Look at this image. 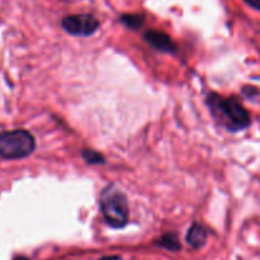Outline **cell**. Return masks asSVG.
<instances>
[{
  "label": "cell",
  "mask_w": 260,
  "mask_h": 260,
  "mask_svg": "<svg viewBox=\"0 0 260 260\" xmlns=\"http://www.w3.org/2000/svg\"><path fill=\"white\" fill-rule=\"evenodd\" d=\"M61 26L68 34L73 36H91L99 29L100 22L89 14H76L65 17L61 21Z\"/></svg>",
  "instance_id": "277c9868"
},
{
  "label": "cell",
  "mask_w": 260,
  "mask_h": 260,
  "mask_svg": "<svg viewBox=\"0 0 260 260\" xmlns=\"http://www.w3.org/2000/svg\"><path fill=\"white\" fill-rule=\"evenodd\" d=\"M36 148L34 136L27 130H9L0 133V158L21 159Z\"/></svg>",
  "instance_id": "3957f363"
},
{
  "label": "cell",
  "mask_w": 260,
  "mask_h": 260,
  "mask_svg": "<svg viewBox=\"0 0 260 260\" xmlns=\"http://www.w3.org/2000/svg\"><path fill=\"white\" fill-rule=\"evenodd\" d=\"M100 207L107 223L114 229L126 226L129 221V206L127 199L121 190L114 185L105 187L100 197Z\"/></svg>",
  "instance_id": "7a4b0ae2"
},
{
  "label": "cell",
  "mask_w": 260,
  "mask_h": 260,
  "mask_svg": "<svg viewBox=\"0 0 260 260\" xmlns=\"http://www.w3.org/2000/svg\"><path fill=\"white\" fill-rule=\"evenodd\" d=\"M245 2L251 7H254L255 9H259L260 11V0H245Z\"/></svg>",
  "instance_id": "30bf717a"
},
{
  "label": "cell",
  "mask_w": 260,
  "mask_h": 260,
  "mask_svg": "<svg viewBox=\"0 0 260 260\" xmlns=\"http://www.w3.org/2000/svg\"><path fill=\"white\" fill-rule=\"evenodd\" d=\"M100 260H122V257L120 256H105Z\"/></svg>",
  "instance_id": "8fae6325"
},
{
  "label": "cell",
  "mask_w": 260,
  "mask_h": 260,
  "mask_svg": "<svg viewBox=\"0 0 260 260\" xmlns=\"http://www.w3.org/2000/svg\"><path fill=\"white\" fill-rule=\"evenodd\" d=\"M207 239H208V232L203 224L195 222L191 224L186 234V242L194 249H201L206 245Z\"/></svg>",
  "instance_id": "8992f818"
},
{
  "label": "cell",
  "mask_w": 260,
  "mask_h": 260,
  "mask_svg": "<svg viewBox=\"0 0 260 260\" xmlns=\"http://www.w3.org/2000/svg\"><path fill=\"white\" fill-rule=\"evenodd\" d=\"M82 156L83 158L86 159L87 164H91V165H100V164H104L105 158L101 153L96 151H92V149H84L82 152Z\"/></svg>",
  "instance_id": "9c48e42d"
},
{
  "label": "cell",
  "mask_w": 260,
  "mask_h": 260,
  "mask_svg": "<svg viewBox=\"0 0 260 260\" xmlns=\"http://www.w3.org/2000/svg\"><path fill=\"white\" fill-rule=\"evenodd\" d=\"M122 24L127 27V28L132 29H138L139 27L143 26L144 23V17L141 14H124L120 18Z\"/></svg>",
  "instance_id": "ba28073f"
},
{
  "label": "cell",
  "mask_w": 260,
  "mask_h": 260,
  "mask_svg": "<svg viewBox=\"0 0 260 260\" xmlns=\"http://www.w3.org/2000/svg\"><path fill=\"white\" fill-rule=\"evenodd\" d=\"M144 40H146L151 46H153L156 50H159V51L175 52L177 49L171 37H170L169 35L165 34V32L148 31L144 34Z\"/></svg>",
  "instance_id": "5b68a950"
},
{
  "label": "cell",
  "mask_w": 260,
  "mask_h": 260,
  "mask_svg": "<svg viewBox=\"0 0 260 260\" xmlns=\"http://www.w3.org/2000/svg\"><path fill=\"white\" fill-rule=\"evenodd\" d=\"M14 260H29V259H27V257H24V256H18V257H16Z\"/></svg>",
  "instance_id": "7c38bea8"
},
{
  "label": "cell",
  "mask_w": 260,
  "mask_h": 260,
  "mask_svg": "<svg viewBox=\"0 0 260 260\" xmlns=\"http://www.w3.org/2000/svg\"><path fill=\"white\" fill-rule=\"evenodd\" d=\"M207 105L211 109L212 116L230 132H240L251 122L249 112L234 97L224 99L217 93H211L207 99Z\"/></svg>",
  "instance_id": "6da1fadb"
},
{
  "label": "cell",
  "mask_w": 260,
  "mask_h": 260,
  "mask_svg": "<svg viewBox=\"0 0 260 260\" xmlns=\"http://www.w3.org/2000/svg\"><path fill=\"white\" fill-rule=\"evenodd\" d=\"M156 245L164 247V249L170 250V251H179L181 249V245H180L179 237L175 234H166L164 236L159 237L157 240Z\"/></svg>",
  "instance_id": "52a82bcc"
}]
</instances>
